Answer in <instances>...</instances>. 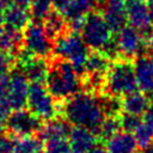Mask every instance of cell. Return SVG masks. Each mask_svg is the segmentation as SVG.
I'll use <instances>...</instances> for the list:
<instances>
[{"label": "cell", "instance_id": "27", "mask_svg": "<svg viewBox=\"0 0 153 153\" xmlns=\"http://www.w3.org/2000/svg\"><path fill=\"white\" fill-rule=\"evenodd\" d=\"M45 153H71V143L68 137H54L44 141Z\"/></svg>", "mask_w": 153, "mask_h": 153}, {"label": "cell", "instance_id": "33", "mask_svg": "<svg viewBox=\"0 0 153 153\" xmlns=\"http://www.w3.org/2000/svg\"><path fill=\"white\" fill-rule=\"evenodd\" d=\"M8 85H10V76L8 75L0 78V98H4L7 96Z\"/></svg>", "mask_w": 153, "mask_h": 153}, {"label": "cell", "instance_id": "25", "mask_svg": "<svg viewBox=\"0 0 153 153\" xmlns=\"http://www.w3.org/2000/svg\"><path fill=\"white\" fill-rule=\"evenodd\" d=\"M99 102H100L105 117L106 116H120L122 114L121 98L114 97L106 93H102L99 94Z\"/></svg>", "mask_w": 153, "mask_h": 153}, {"label": "cell", "instance_id": "10", "mask_svg": "<svg viewBox=\"0 0 153 153\" xmlns=\"http://www.w3.org/2000/svg\"><path fill=\"white\" fill-rule=\"evenodd\" d=\"M128 23L136 29L149 43L153 33V20L149 14L148 5L145 1H131L127 6Z\"/></svg>", "mask_w": 153, "mask_h": 153}, {"label": "cell", "instance_id": "32", "mask_svg": "<svg viewBox=\"0 0 153 153\" xmlns=\"http://www.w3.org/2000/svg\"><path fill=\"white\" fill-rule=\"evenodd\" d=\"M13 111L7 97H4V98H0V117L6 120L8 117V115Z\"/></svg>", "mask_w": 153, "mask_h": 153}, {"label": "cell", "instance_id": "43", "mask_svg": "<svg viewBox=\"0 0 153 153\" xmlns=\"http://www.w3.org/2000/svg\"><path fill=\"white\" fill-rule=\"evenodd\" d=\"M127 2H131V1H146V0H126Z\"/></svg>", "mask_w": 153, "mask_h": 153}, {"label": "cell", "instance_id": "17", "mask_svg": "<svg viewBox=\"0 0 153 153\" xmlns=\"http://www.w3.org/2000/svg\"><path fill=\"white\" fill-rule=\"evenodd\" d=\"M68 140L72 151L75 153H86L98 141L96 134L91 129L84 127H73Z\"/></svg>", "mask_w": 153, "mask_h": 153}, {"label": "cell", "instance_id": "18", "mask_svg": "<svg viewBox=\"0 0 153 153\" xmlns=\"http://www.w3.org/2000/svg\"><path fill=\"white\" fill-rule=\"evenodd\" d=\"M122 112L141 116L151 106V99L142 91H134L121 98Z\"/></svg>", "mask_w": 153, "mask_h": 153}, {"label": "cell", "instance_id": "9", "mask_svg": "<svg viewBox=\"0 0 153 153\" xmlns=\"http://www.w3.org/2000/svg\"><path fill=\"white\" fill-rule=\"evenodd\" d=\"M6 133L13 137H24L37 135L43 126V121L35 116L27 109L13 110L5 120Z\"/></svg>", "mask_w": 153, "mask_h": 153}, {"label": "cell", "instance_id": "15", "mask_svg": "<svg viewBox=\"0 0 153 153\" xmlns=\"http://www.w3.org/2000/svg\"><path fill=\"white\" fill-rule=\"evenodd\" d=\"M27 78V80L31 82H41L44 84L49 69V60L43 59V57H37L33 56L29 61L22 63V65H16Z\"/></svg>", "mask_w": 153, "mask_h": 153}, {"label": "cell", "instance_id": "46", "mask_svg": "<svg viewBox=\"0 0 153 153\" xmlns=\"http://www.w3.org/2000/svg\"><path fill=\"white\" fill-rule=\"evenodd\" d=\"M71 153H72V152H71ZM73 153H75V152H73Z\"/></svg>", "mask_w": 153, "mask_h": 153}, {"label": "cell", "instance_id": "29", "mask_svg": "<svg viewBox=\"0 0 153 153\" xmlns=\"http://www.w3.org/2000/svg\"><path fill=\"white\" fill-rule=\"evenodd\" d=\"M141 118L140 116L136 115H131V114H127V112H122L120 115V123H121V129L123 131H128V133H134L135 129L141 124Z\"/></svg>", "mask_w": 153, "mask_h": 153}, {"label": "cell", "instance_id": "28", "mask_svg": "<svg viewBox=\"0 0 153 153\" xmlns=\"http://www.w3.org/2000/svg\"><path fill=\"white\" fill-rule=\"evenodd\" d=\"M133 134H134V137L136 140L139 148H141V149H143L153 143V129L149 128L143 122H141V124L135 129V131Z\"/></svg>", "mask_w": 153, "mask_h": 153}, {"label": "cell", "instance_id": "22", "mask_svg": "<svg viewBox=\"0 0 153 153\" xmlns=\"http://www.w3.org/2000/svg\"><path fill=\"white\" fill-rule=\"evenodd\" d=\"M111 60L100 50H91L88 57L85 62V73H98V74H106Z\"/></svg>", "mask_w": 153, "mask_h": 153}, {"label": "cell", "instance_id": "21", "mask_svg": "<svg viewBox=\"0 0 153 153\" xmlns=\"http://www.w3.org/2000/svg\"><path fill=\"white\" fill-rule=\"evenodd\" d=\"M42 24L47 35L53 41L68 30V23L65 19L62 12L54 8L44 17V19L42 20Z\"/></svg>", "mask_w": 153, "mask_h": 153}, {"label": "cell", "instance_id": "35", "mask_svg": "<svg viewBox=\"0 0 153 153\" xmlns=\"http://www.w3.org/2000/svg\"><path fill=\"white\" fill-rule=\"evenodd\" d=\"M72 0H51V2H53V8L54 10H57V11H60V12H62L67 6H68V4L71 2Z\"/></svg>", "mask_w": 153, "mask_h": 153}, {"label": "cell", "instance_id": "20", "mask_svg": "<svg viewBox=\"0 0 153 153\" xmlns=\"http://www.w3.org/2000/svg\"><path fill=\"white\" fill-rule=\"evenodd\" d=\"M106 148L109 153H136L137 143L133 133L118 131L111 139L106 141Z\"/></svg>", "mask_w": 153, "mask_h": 153}, {"label": "cell", "instance_id": "8", "mask_svg": "<svg viewBox=\"0 0 153 153\" xmlns=\"http://www.w3.org/2000/svg\"><path fill=\"white\" fill-rule=\"evenodd\" d=\"M115 41L121 59L134 61L136 57L148 54L147 50L149 49V43L136 29L130 25H126L118 32H116Z\"/></svg>", "mask_w": 153, "mask_h": 153}, {"label": "cell", "instance_id": "24", "mask_svg": "<svg viewBox=\"0 0 153 153\" xmlns=\"http://www.w3.org/2000/svg\"><path fill=\"white\" fill-rule=\"evenodd\" d=\"M44 147V142L37 136H24L14 137V149L13 153H38Z\"/></svg>", "mask_w": 153, "mask_h": 153}, {"label": "cell", "instance_id": "39", "mask_svg": "<svg viewBox=\"0 0 153 153\" xmlns=\"http://www.w3.org/2000/svg\"><path fill=\"white\" fill-rule=\"evenodd\" d=\"M6 133V123H5V120L0 117V135Z\"/></svg>", "mask_w": 153, "mask_h": 153}, {"label": "cell", "instance_id": "11", "mask_svg": "<svg viewBox=\"0 0 153 153\" xmlns=\"http://www.w3.org/2000/svg\"><path fill=\"white\" fill-rule=\"evenodd\" d=\"M8 76H10V85L6 97L13 110L24 109L27 104L30 81L17 66H14V68L11 71Z\"/></svg>", "mask_w": 153, "mask_h": 153}, {"label": "cell", "instance_id": "36", "mask_svg": "<svg viewBox=\"0 0 153 153\" xmlns=\"http://www.w3.org/2000/svg\"><path fill=\"white\" fill-rule=\"evenodd\" d=\"M86 153H109V152H108L106 146H104L103 143L98 142V143H96L92 148H90Z\"/></svg>", "mask_w": 153, "mask_h": 153}, {"label": "cell", "instance_id": "45", "mask_svg": "<svg viewBox=\"0 0 153 153\" xmlns=\"http://www.w3.org/2000/svg\"><path fill=\"white\" fill-rule=\"evenodd\" d=\"M38 153H45V152H43V151H39V152H38Z\"/></svg>", "mask_w": 153, "mask_h": 153}, {"label": "cell", "instance_id": "34", "mask_svg": "<svg viewBox=\"0 0 153 153\" xmlns=\"http://www.w3.org/2000/svg\"><path fill=\"white\" fill-rule=\"evenodd\" d=\"M142 122L146 123L149 128L153 129V105H151L148 108V110L143 114V118H142Z\"/></svg>", "mask_w": 153, "mask_h": 153}, {"label": "cell", "instance_id": "4", "mask_svg": "<svg viewBox=\"0 0 153 153\" xmlns=\"http://www.w3.org/2000/svg\"><path fill=\"white\" fill-rule=\"evenodd\" d=\"M137 90L134 65L131 60L117 59L110 65L106 73V82L104 93L122 98L128 93Z\"/></svg>", "mask_w": 153, "mask_h": 153}, {"label": "cell", "instance_id": "3", "mask_svg": "<svg viewBox=\"0 0 153 153\" xmlns=\"http://www.w3.org/2000/svg\"><path fill=\"white\" fill-rule=\"evenodd\" d=\"M88 54L90 48L84 42L80 32L68 29L53 41V56L69 61L80 79L85 74V62Z\"/></svg>", "mask_w": 153, "mask_h": 153}, {"label": "cell", "instance_id": "37", "mask_svg": "<svg viewBox=\"0 0 153 153\" xmlns=\"http://www.w3.org/2000/svg\"><path fill=\"white\" fill-rule=\"evenodd\" d=\"M8 4L18 5V6H24V7H30L32 0H7Z\"/></svg>", "mask_w": 153, "mask_h": 153}, {"label": "cell", "instance_id": "5", "mask_svg": "<svg viewBox=\"0 0 153 153\" xmlns=\"http://www.w3.org/2000/svg\"><path fill=\"white\" fill-rule=\"evenodd\" d=\"M80 33L91 50H103L114 38V31L99 10H94L86 16Z\"/></svg>", "mask_w": 153, "mask_h": 153}, {"label": "cell", "instance_id": "42", "mask_svg": "<svg viewBox=\"0 0 153 153\" xmlns=\"http://www.w3.org/2000/svg\"><path fill=\"white\" fill-rule=\"evenodd\" d=\"M149 99H151V105H153V93L151 94V97H149Z\"/></svg>", "mask_w": 153, "mask_h": 153}, {"label": "cell", "instance_id": "41", "mask_svg": "<svg viewBox=\"0 0 153 153\" xmlns=\"http://www.w3.org/2000/svg\"><path fill=\"white\" fill-rule=\"evenodd\" d=\"M149 49L153 50V33H152V38H151V41H149Z\"/></svg>", "mask_w": 153, "mask_h": 153}, {"label": "cell", "instance_id": "1", "mask_svg": "<svg viewBox=\"0 0 153 153\" xmlns=\"http://www.w3.org/2000/svg\"><path fill=\"white\" fill-rule=\"evenodd\" d=\"M60 116L66 118L73 127H84L93 133L105 118L99 94L86 91H80L60 102Z\"/></svg>", "mask_w": 153, "mask_h": 153}, {"label": "cell", "instance_id": "13", "mask_svg": "<svg viewBox=\"0 0 153 153\" xmlns=\"http://www.w3.org/2000/svg\"><path fill=\"white\" fill-rule=\"evenodd\" d=\"M137 88L146 94L153 93V56L143 54L133 61Z\"/></svg>", "mask_w": 153, "mask_h": 153}, {"label": "cell", "instance_id": "40", "mask_svg": "<svg viewBox=\"0 0 153 153\" xmlns=\"http://www.w3.org/2000/svg\"><path fill=\"white\" fill-rule=\"evenodd\" d=\"M141 153H153V143H152L151 146H148V147L143 148Z\"/></svg>", "mask_w": 153, "mask_h": 153}, {"label": "cell", "instance_id": "44", "mask_svg": "<svg viewBox=\"0 0 153 153\" xmlns=\"http://www.w3.org/2000/svg\"><path fill=\"white\" fill-rule=\"evenodd\" d=\"M2 27H4V24H1V25H0V32L2 31Z\"/></svg>", "mask_w": 153, "mask_h": 153}, {"label": "cell", "instance_id": "12", "mask_svg": "<svg viewBox=\"0 0 153 153\" xmlns=\"http://www.w3.org/2000/svg\"><path fill=\"white\" fill-rule=\"evenodd\" d=\"M128 2L126 0H105L98 6L104 19L114 32H118L128 23Z\"/></svg>", "mask_w": 153, "mask_h": 153}, {"label": "cell", "instance_id": "38", "mask_svg": "<svg viewBox=\"0 0 153 153\" xmlns=\"http://www.w3.org/2000/svg\"><path fill=\"white\" fill-rule=\"evenodd\" d=\"M6 7H7V0H0V25L4 24V22H2V13H4Z\"/></svg>", "mask_w": 153, "mask_h": 153}, {"label": "cell", "instance_id": "2", "mask_svg": "<svg viewBox=\"0 0 153 153\" xmlns=\"http://www.w3.org/2000/svg\"><path fill=\"white\" fill-rule=\"evenodd\" d=\"M45 86L50 94L59 102H62L82 91L81 79L73 65L67 60L54 56L49 59Z\"/></svg>", "mask_w": 153, "mask_h": 153}, {"label": "cell", "instance_id": "14", "mask_svg": "<svg viewBox=\"0 0 153 153\" xmlns=\"http://www.w3.org/2000/svg\"><path fill=\"white\" fill-rule=\"evenodd\" d=\"M31 19L32 17L29 7L18 6L13 4L7 5V7L2 13L4 25L19 31H23L27 26V24L31 22Z\"/></svg>", "mask_w": 153, "mask_h": 153}, {"label": "cell", "instance_id": "26", "mask_svg": "<svg viewBox=\"0 0 153 153\" xmlns=\"http://www.w3.org/2000/svg\"><path fill=\"white\" fill-rule=\"evenodd\" d=\"M29 8L32 20L42 22L44 17L53 10V2L51 0H32Z\"/></svg>", "mask_w": 153, "mask_h": 153}, {"label": "cell", "instance_id": "19", "mask_svg": "<svg viewBox=\"0 0 153 153\" xmlns=\"http://www.w3.org/2000/svg\"><path fill=\"white\" fill-rule=\"evenodd\" d=\"M98 8L97 0H72L68 6L62 11L67 23L85 19L88 13Z\"/></svg>", "mask_w": 153, "mask_h": 153}, {"label": "cell", "instance_id": "31", "mask_svg": "<svg viewBox=\"0 0 153 153\" xmlns=\"http://www.w3.org/2000/svg\"><path fill=\"white\" fill-rule=\"evenodd\" d=\"M14 137L7 133L0 135V153H13Z\"/></svg>", "mask_w": 153, "mask_h": 153}, {"label": "cell", "instance_id": "7", "mask_svg": "<svg viewBox=\"0 0 153 153\" xmlns=\"http://www.w3.org/2000/svg\"><path fill=\"white\" fill-rule=\"evenodd\" d=\"M23 47L37 57L53 56V39L47 35L42 22L31 20L23 30Z\"/></svg>", "mask_w": 153, "mask_h": 153}, {"label": "cell", "instance_id": "6", "mask_svg": "<svg viewBox=\"0 0 153 153\" xmlns=\"http://www.w3.org/2000/svg\"><path fill=\"white\" fill-rule=\"evenodd\" d=\"M27 110L43 122L60 116V102L56 100L47 86L41 82H31L27 96Z\"/></svg>", "mask_w": 153, "mask_h": 153}, {"label": "cell", "instance_id": "23", "mask_svg": "<svg viewBox=\"0 0 153 153\" xmlns=\"http://www.w3.org/2000/svg\"><path fill=\"white\" fill-rule=\"evenodd\" d=\"M121 130L122 129L120 123V116H106L98 127V129L94 131V134L98 141L106 142L109 139H111Z\"/></svg>", "mask_w": 153, "mask_h": 153}, {"label": "cell", "instance_id": "16", "mask_svg": "<svg viewBox=\"0 0 153 153\" xmlns=\"http://www.w3.org/2000/svg\"><path fill=\"white\" fill-rule=\"evenodd\" d=\"M72 128V124L66 118H63L62 116H57L55 118L45 121L37 136L43 142L54 137H68Z\"/></svg>", "mask_w": 153, "mask_h": 153}, {"label": "cell", "instance_id": "30", "mask_svg": "<svg viewBox=\"0 0 153 153\" xmlns=\"http://www.w3.org/2000/svg\"><path fill=\"white\" fill-rule=\"evenodd\" d=\"M16 66V57L12 54L0 50V78L6 76Z\"/></svg>", "mask_w": 153, "mask_h": 153}]
</instances>
